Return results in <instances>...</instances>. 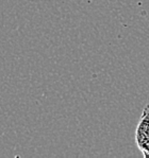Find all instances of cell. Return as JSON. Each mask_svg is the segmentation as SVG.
Listing matches in <instances>:
<instances>
[{"instance_id": "6da1fadb", "label": "cell", "mask_w": 149, "mask_h": 158, "mask_svg": "<svg viewBox=\"0 0 149 158\" xmlns=\"http://www.w3.org/2000/svg\"><path fill=\"white\" fill-rule=\"evenodd\" d=\"M135 142L144 157L149 158V104L144 107L135 131Z\"/></svg>"}]
</instances>
